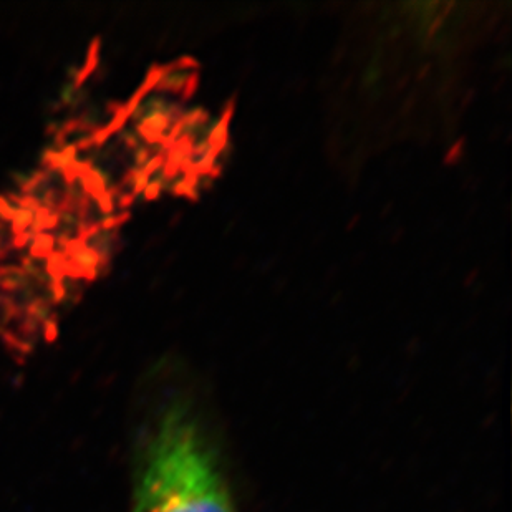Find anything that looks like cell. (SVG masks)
Masks as SVG:
<instances>
[{
  "instance_id": "1",
  "label": "cell",
  "mask_w": 512,
  "mask_h": 512,
  "mask_svg": "<svg viewBox=\"0 0 512 512\" xmlns=\"http://www.w3.org/2000/svg\"><path fill=\"white\" fill-rule=\"evenodd\" d=\"M131 512H236L218 458L183 406L166 413L151 440Z\"/></svg>"
}]
</instances>
